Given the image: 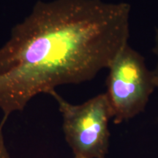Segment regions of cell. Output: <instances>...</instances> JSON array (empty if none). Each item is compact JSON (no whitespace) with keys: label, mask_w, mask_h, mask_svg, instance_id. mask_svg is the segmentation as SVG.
<instances>
[{"label":"cell","mask_w":158,"mask_h":158,"mask_svg":"<svg viewBox=\"0 0 158 158\" xmlns=\"http://www.w3.org/2000/svg\"><path fill=\"white\" fill-rule=\"evenodd\" d=\"M129 7L68 0L40 4L0 48V109L7 119L39 94L93 79L128 44Z\"/></svg>","instance_id":"obj_1"},{"label":"cell","mask_w":158,"mask_h":158,"mask_svg":"<svg viewBox=\"0 0 158 158\" xmlns=\"http://www.w3.org/2000/svg\"><path fill=\"white\" fill-rule=\"evenodd\" d=\"M59 105L63 131L74 158H105L108 152V122L113 112L106 92L80 105H73L56 92L50 94Z\"/></svg>","instance_id":"obj_2"},{"label":"cell","mask_w":158,"mask_h":158,"mask_svg":"<svg viewBox=\"0 0 158 158\" xmlns=\"http://www.w3.org/2000/svg\"><path fill=\"white\" fill-rule=\"evenodd\" d=\"M106 92L114 124L135 117L145 109L156 86L143 57L126 45L108 68Z\"/></svg>","instance_id":"obj_3"},{"label":"cell","mask_w":158,"mask_h":158,"mask_svg":"<svg viewBox=\"0 0 158 158\" xmlns=\"http://www.w3.org/2000/svg\"><path fill=\"white\" fill-rule=\"evenodd\" d=\"M6 122L5 118H3L0 124V158H10V154L7 151V147L5 146V140H4L3 135V126Z\"/></svg>","instance_id":"obj_4"},{"label":"cell","mask_w":158,"mask_h":158,"mask_svg":"<svg viewBox=\"0 0 158 158\" xmlns=\"http://www.w3.org/2000/svg\"><path fill=\"white\" fill-rule=\"evenodd\" d=\"M153 53L155 54L156 57H157V64L155 70H152V73L154 76V80H155L156 88H158V28L156 29L155 31V46L153 48Z\"/></svg>","instance_id":"obj_5"}]
</instances>
